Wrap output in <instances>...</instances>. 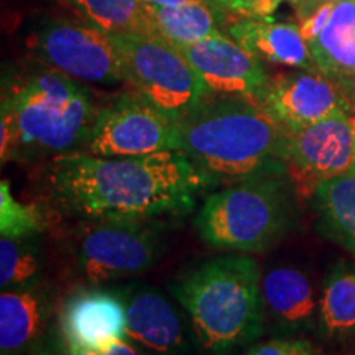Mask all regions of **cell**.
Here are the masks:
<instances>
[{
  "mask_svg": "<svg viewBox=\"0 0 355 355\" xmlns=\"http://www.w3.org/2000/svg\"><path fill=\"white\" fill-rule=\"evenodd\" d=\"M285 163L296 193L313 196L319 184L355 168V115L343 110L286 132Z\"/></svg>",
  "mask_w": 355,
  "mask_h": 355,
  "instance_id": "30bf717a",
  "label": "cell"
},
{
  "mask_svg": "<svg viewBox=\"0 0 355 355\" xmlns=\"http://www.w3.org/2000/svg\"><path fill=\"white\" fill-rule=\"evenodd\" d=\"M319 3H324V2H332V3H337V2H340V0H318Z\"/></svg>",
  "mask_w": 355,
  "mask_h": 355,
  "instance_id": "836d02e7",
  "label": "cell"
},
{
  "mask_svg": "<svg viewBox=\"0 0 355 355\" xmlns=\"http://www.w3.org/2000/svg\"><path fill=\"white\" fill-rule=\"evenodd\" d=\"M257 104L286 132H296L345 109L339 84L319 69L268 74Z\"/></svg>",
  "mask_w": 355,
  "mask_h": 355,
  "instance_id": "8fae6325",
  "label": "cell"
},
{
  "mask_svg": "<svg viewBox=\"0 0 355 355\" xmlns=\"http://www.w3.org/2000/svg\"><path fill=\"white\" fill-rule=\"evenodd\" d=\"M265 309L279 329L301 332L318 326L319 295L313 279L298 266L282 265L261 278Z\"/></svg>",
  "mask_w": 355,
  "mask_h": 355,
  "instance_id": "2e32d148",
  "label": "cell"
},
{
  "mask_svg": "<svg viewBox=\"0 0 355 355\" xmlns=\"http://www.w3.org/2000/svg\"><path fill=\"white\" fill-rule=\"evenodd\" d=\"M318 329L327 340L355 336V265L340 261L327 273L319 293Z\"/></svg>",
  "mask_w": 355,
  "mask_h": 355,
  "instance_id": "ffe728a7",
  "label": "cell"
},
{
  "mask_svg": "<svg viewBox=\"0 0 355 355\" xmlns=\"http://www.w3.org/2000/svg\"><path fill=\"white\" fill-rule=\"evenodd\" d=\"M286 2L291 3L293 8H295L298 19H304V17H308L311 12H314L321 6L318 0H286Z\"/></svg>",
  "mask_w": 355,
  "mask_h": 355,
  "instance_id": "f546056e",
  "label": "cell"
},
{
  "mask_svg": "<svg viewBox=\"0 0 355 355\" xmlns=\"http://www.w3.org/2000/svg\"><path fill=\"white\" fill-rule=\"evenodd\" d=\"M313 201L321 232L355 255V168L319 184Z\"/></svg>",
  "mask_w": 355,
  "mask_h": 355,
  "instance_id": "44dd1931",
  "label": "cell"
},
{
  "mask_svg": "<svg viewBox=\"0 0 355 355\" xmlns=\"http://www.w3.org/2000/svg\"><path fill=\"white\" fill-rule=\"evenodd\" d=\"M180 51L212 96L242 97L257 102L268 79L259 58L220 32L188 44Z\"/></svg>",
  "mask_w": 355,
  "mask_h": 355,
  "instance_id": "7c38bea8",
  "label": "cell"
},
{
  "mask_svg": "<svg viewBox=\"0 0 355 355\" xmlns=\"http://www.w3.org/2000/svg\"><path fill=\"white\" fill-rule=\"evenodd\" d=\"M42 255L35 237L0 241V286L2 290L38 286L42 278Z\"/></svg>",
  "mask_w": 355,
  "mask_h": 355,
  "instance_id": "603a6c76",
  "label": "cell"
},
{
  "mask_svg": "<svg viewBox=\"0 0 355 355\" xmlns=\"http://www.w3.org/2000/svg\"><path fill=\"white\" fill-rule=\"evenodd\" d=\"M122 298L127 308L128 339L157 355H186L189 344L181 316L157 290L130 286Z\"/></svg>",
  "mask_w": 355,
  "mask_h": 355,
  "instance_id": "5bb4252c",
  "label": "cell"
},
{
  "mask_svg": "<svg viewBox=\"0 0 355 355\" xmlns=\"http://www.w3.org/2000/svg\"><path fill=\"white\" fill-rule=\"evenodd\" d=\"M260 265L248 255H222L188 270L171 285L207 355H232L263 332Z\"/></svg>",
  "mask_w": 355,
  "mask_h": 355,
  "instance_id": "3957f363",
  "label": "cell"
},
{
  "mask_svg": "<svg viewBox=\"0 0 355 355\" xmlns=\"http://www.w3.org/2000/svg\"><path fill=\"white\" fill-rule=\"evenodd\" d=\"M64 343L101 352L112 340H127V308L121 293L101 288L73 291L60 308ZM130 340V339H128Z\"/></svg>",
  "mask_w": 355,
  "mask_h": 355,
  "instance_id": "4fadbf2b",
  "label": "cell"
},
{
  "mask_svg": "<svg viewBox=\"0 0 355 355\" xmlns=\"http://www.w3.org/2000/svg\"><path fill=\"white\" fill-rule=\"evenodd\" d=\"M176 122L132 89L97 109L83 152L96 157H141L176 150Z\"/></svg>",
  "mask_w": 355,
  "mask_h": 355,
  "instance_id": "9c48e42d",
  "label": "cell"
},
{
  "mask_svg": "<svg viewBox=\"0 0 355 355\" xmlns=\"http://www.w3.org/2000/svg\"><path fill=\"white\" fill-rule=\"evenodd\" d=\"M145 10L157 35L178 50L220 32L219 26L227 20V15L207 0H193L180 6L145 3Z\"/></svg>",
  "mask_w": 355,
  "mask_h": 355,
  "instance_id": "ac0fdd59",
  "label": "cell"
},
{
  "mask_svg": "<svg viewBox=\"0 0 355 355\" xmlns=\"http://www.w3.org/2000/svg\"><path fill=\"white\" fill-rule=\"evenodd\" d=\"M46 227V219L37 204H24L13 198L10 183H0V234L10 239L37 237Z\"/></svg>",
  "mask_w": 355,
  "mask_h": 355,
  "instance_id": "cb8c5ba5",
  "label": "cell"
},
{
  "mask_svg": "<svg viewBox=\"0 0 355 355\" xmlns=\"http://www.w3.org/2000/svg\"><path fill=\"white\" fill-rule=\"evenodd\" d=\"M97 105L84 83L40 61L3 87L2 110L15 128V158H55L83 150Z\"/></svg>",
  "mask_w": 355,
  "mask_h": 355,
  "instance_id": "277c9868",
  "label": "cell"
},
{
  "mask_svg": "<svg viewBox=\"0 0 355 355\" xmlns=\"http://www.w3.org/2000/svg\"><path fill=\"white\" fill-rule=\"evenodd\" d=\"M207 2H211L212 6H216L217 8H219L220 12H224V8H222V0H207ZM225 13V12H224ZM225 15H227V13H225Z\"/></svg>",
  "mask_w": 355,
  "mask_h": 355,
  "instance_id": "d6a6232c",
  "label": "cell"
},
{
  "mask_svg": "<svg viewBox=\"0 0 355 355\" xmlns=\"http://www.w3.org/2000/svg\"><path fill=\"white\" fill-rule=\"evenodd\" d=\"M162 252V220L86 222L74 239L76 270L92 285L144 273Z\"/></svg>",
  "mask_w": 355,
  "mask_h": 355,
  "instance_id": "52a82bcc",
  "label": "cell"
},
{
  "mask_svg": "<svg viewBox=\"0 0 355 355\" xmlns=\"http://www.w3.org/2000/svg\"><path fill=\"white\" fill-rule=\"evenodd\" d=\"M309 48L316 68L334 81L355 73V0L336 3L329 24Z\"/></svg>",
  "mask_w": 355,
  "mask_h": 355,
  "instance_id": "d6986e66",
  "label": "cell"
},
{
  "mask_svg": "<svg viewBox=\"0 0 355 355\" xmlns=\"http://www.w3.org/2000/svg\"><path fill=\"white\" fill-rule=\"evenodd\" d=\"M44 355H61V354H60V349H58V350H55V352H46Z\"/></svg>",
  "mask_w": 355,
  "mask_h": 355,
  "instance_id": "e575fe53",
  "label": "cell"
},
{
  "mask_svg": "<svg viewBox=\"0 0 355 355\" xmlns=\"http://www.w3.org/2000/svg\"><path fill=\"white\" fill-rule=\"evenodd\" d=\"M32 50L40 61L81 83H125L122 58L112 33L91 24L48 19L35 30Z\"/></svg>",
  "mask_w": 355,
  "mask_h": 355,
  "instance_id": "ba28073f",
  "label": "cell"
},
{
  "mask_svg": "<svg viewBox=\"0 0 355 355\" xmlns=\"http://www.w3.org/2000/svg\"><path fill=\"white\" fill-rule=\"evenodd\" d=\"M227 32L261 63L290 69H318L300 26L291 21H279L272 17L234 19L227 24Z\"/></svg>",
  "mask_w": 355,
  "mask_h": 355,
  "instance_id": "9a60e30c",
  "label": "cell"
},
{
  "mask_svg": "<svg viewBox=\"0 0 355 355\" xmlns=\"http://www.w3.org/2000/svg\"><path fill=\"white\" fill-rule=\"evenodd\" d=\"M86 19L107 33L157 35L140 0H69Z\"/></svg>",
  "mask_w": 355,
  "mask_h": 355,
  "instance_id": "7402d4cb",
  "label": "cell"
},
{
  "mask_svg": "<svg viewBox=\"0 0 355 355\" xmlns=\"http://www.w3.org/2000/svg\"><path fill=\"white\" fill-rule=\"evenodd\" d=\"M282 0H222V8L234 19H261L272 17Z\"/></svg>",
  "mask_w": 355,
  "mask_h": 355,
  "instance_id": "484cf974",
  "label": "cell"
},
{
  "mask_svg": "<svg viewBox=\"0 0 355 355\" xmlns=\"http://www.w3.org/2000/svg\"><path fill=\"white\" fill-rule=\"evenodd\" d=\"M296 188L288 175L248 178L204 199L196 216L207 245L232 252H261L295 224Z\"/></svg>",
  "mask_w": 355,
  "mask_h": 355,
  "instance_id": "5b68a950",
  "label": "cell"
},
{
  "mask_svg": "<svg viewBox=\"0 0 355 355\" xmlns=\"http://www.w3.org/2000/svg\"><path fill=\"white\" fill-rule=\"evenodd\" d=\"M334 6L336 3L332 2H324L316 8V10L311 12L308 17L300 19L298 26L301 30V35H303V38L308 42V44L313 43L314 40L319 37V33L326 28V25L329 24Z\"/></svg>",
  "mask_w": 355,
  "mask_h": 355,
  "instance_id": "4316f807",
  "label": "cell"
},
{
  "mask_svg": "<svg viewBox=\"0 0 355 355\" xmlns=\"http://www.w3.org/2000/svg\"><path fill=\"white\" fill-rule=\"evenodd\" d=\"M101 355H148L127 340H112L99 352Z\"/></svg>",
  "mask_w": 355,
  "mask_h": 355,
  "instance_id": "f1b7e54d",
  "label": "cell"
},
{
  "mask_svg": "<svg viewBox=\"0 0 355 355\" xmlns=\"http://www.w3.org/2000/svg\"><path fill=\"white\" fill-rule=\"evenodd\" d=\"M58 349H60L61 355H101L99 352H96V350L84 349V347H79V345L64 343L63 339H61V343L58 344Z\"/></svg>",
  "mask_w": 355,
  "mask_h": 355,
  "instance_id": "4dcf8cb0",
  "label": "cell"
},
{
  "mask_svg": "<svg viewBox=\"0 0 355 355\" xmlns=\"http://www.w3.org/2000/svg\"><path fill=\"white\" fill-rule=\"evenodd\" d=\"M245 355H319V349L306 339L279 337V339L254 344Z\"/></svg>",
  "mask_w": 355,
  "mask_h": 355,
  "instance_id": "d4e9b609",
  "label": "cell"
},
{
  "mask_svg": "<svg viewBox=\"0 0 355 355\" xmlns=\"http://www.w3.org/2000/svg\"><path fill=\"white\" fill-rule=\"evenodd\" d=\"M141 3H152V6H180V3L193 2V0H140Z\"/></svg>",
  "mask_w": 355,
  "mask_h": 355,
  "instance_id": "1f68e13d",
  "label": "cell"
},
{
  "mask_svg": "<svg viewBox=\"0 0 355 355\" xmlns=\"http://www.w3.org/2000/svg\"><path fill=\"white\" fill-rule=\"evenodd\" d=\"M286 130L261 105L212 96L176 122V150L216 186L288 175Z\"/></svg>",
  "mask_w": 355,
  "mask_h": 355,
  "instance_id": "7a4b0ae2",
  "label": "cell"
},
{
  "mask_svg": "<svg viewBox=\"0 0 355 355\" xmlns=\"http://www.w3.org/2000/svg\"><path fill=\"white\" fill-rule=\"evenodd\" d=\"M125 83L150 104L180 121L212 97L183 53L159 35L115 33Z\"/></svg>",
  "mask_w": 355,
  "mask_h": 355,
  "instance_id": "8992f818",
  "label": "cell"
},
{
  "mask_svg": "<svg viewBox=\"0 0 355 355\" xmlns=\"http://www.w3.org/2000/svg\"><path fill=\"white\" fill-rule=\"evenodd\" d=\"M53 314V301L40 286L2 290L0 355H26L37 347Z\"/></svg>",
  "mask_w": 355,
  "mask_h": 355,
  "instance_id": "e0dca14e",
  "label": "cell"
},
{
  "mask_svg": "<svg viewBox=\"0 0 355 355\" xmlns=\"http://www.w3.org/2000/svg\"><path fill=\"white\" fill-rule=\"evenodd\" d=\"M336 83L339 84L345 109H347V112L355 115V73L349 74V76L337 79Z\"/></svg>",
  "mask_w": 355,
  "mask_h": 355,
  "instance_id": "83f0119b",
  "label": "cell"
},
{
  "mask_svg": "<svg viewBox=\"0 0 355 355\" xmlns=\"http://www.w3.org/2000/svg\"><path fill=\"white\" fill-rule=\"evenodd\" d=\"M212 186L178 150L141 157H96L78 150L58 155L44 171L51 206L81 222L181 217Z\"/></svg>",
  "mask_w": 355,
  "mask_h": 355,
  "instance_id": "6da1fadb",
  "label": "cell"
}]
</instances>
